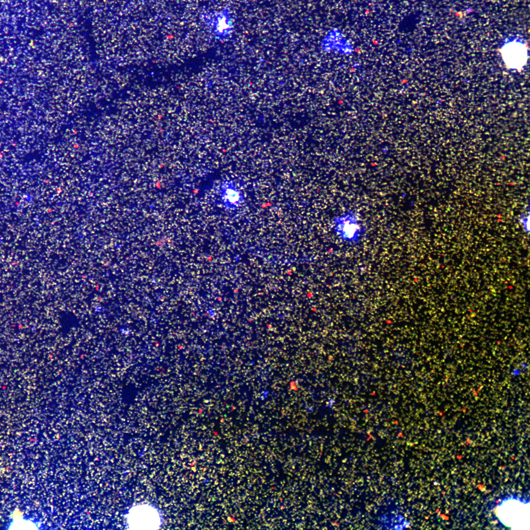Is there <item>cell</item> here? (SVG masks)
<instances>
[{
  "label": "cell",
  "instance_id": "6da1fadb",
  "mask_svg": "<svg viewBox=\"0 0 530 530\" xmlns=\"http://www.w3.org/2000/svg\"><path fill=\"white\" fill-rule=\"evenodd\" d=\"M332 225L338 236L346 241L356 242L362 235L359 217L354 212H347L334 217Z\"/></svg>",
  "mask_w": 530,
  "mask_h": 530
},
{
  "label": "cell",
  "instance_id": "7a4b0ae2",
  "mask_svg": "<svg viewBox=\"0 0 530 530\" xmlns=\"http://www.w3.org/2000/svg\"><path fill=\"white\" fill-rule=\"evenodd\" d=\"M320 46L326 53L349 54L353 51V46L343 31L337 27L329 29L322 37Z\"/></svg>",
  "mask_w": 530,
  "mask_h": 530
},
{
  "label": "cell",
  "instance_id": "3957f363",
  "mask_svg": "<svg viewBox=\"0 0 530 530\" xmlns=\"http://www.w3.org/2000/svg\"><path fill=\"white\" fill-rule=\"evenodd\" d=\"M228 12L220 13L214 22V32L220 39L228 38L233 30V21Z\"/></svg>",
  "mask_w": 530,
  "mask_h": 530
}]
</instances>
